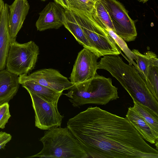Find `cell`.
<instances>
[{
  "instance_id": "30",
  "label": "cell",
  "mask_w": 158,
  "mask_h": 158,
  "mask_svg": "<svg viewBox=\"0 0 158 158\" xmlns=\"http://www.w3.org/2000/svg\"><path fill=\"white\" fill-rule=\"evenodd\" d=\"M40 0L43 1H45L47 0Z\"/></svg>"
},
{
  "instance_id": "12",
  "label": "cell",
  "mask_w": 158,
  "mask_h": 158,
  "mask_svg": "<svg viewBox=\"0 0 158 158\" xmlns=\"http://www.w3.org/2000/svg\"><path fill=\"white\" fill-rule=\"evenodd\" d=\"M8 27L11 44L16 38L22 27L30 8L27 0H15L9 5Z\"/></svg>"
},
{
  "instance_id": "6",
  "label": "cell",
  "mask_w": 158,
  "mask_h": 158,
  "mask_svg": "<svg viewBox=\"0 0 158 158\" xmlns=\"http://www.w3.org/2000/svg\"><path fill=\"white\" fill-rule=\"evenodd\" d=\"M39 54V47L30 41L11 43L6 62V69L18 76L27 74L34 68Z\"/></svg>"
},
{
  "instance_id": "19",
  "label": "cell",
  "mask_w": 158,
  "mask_h": 158,
  "mask_svg": "<svg viewBox=\"0 0 158 158\" xmlns=\"http://www.w3.org/2000/svg\"><path fill=\"white\" fill-rule=\"evenodd\" d=\"M133 108L158 137V115L147 106L134 100Z\"/></svg>"
},
{
  "instance_id": "11",
  "label": "cell",
  "mask_w": 158,
  "mask_h": 158,
  "mask_svg": "<svg viewBox=\"0 0 158 158\" xmlns=\"http://www.w3.org/2000/svg\"><path fill=\"white\" fill-rule=\"evenodd\" d=\"M65 9L54 2H50L39 13L35 23L37 30L40 31L58 29L63 25Z\"/></svg>"
},
{
  "instance_id": "29",
  "label": "cell",
  "mask_w": 158,
  "mask_h": 158,
  "mask_svg": "<svg viewBox=\"0 0 158 158\" xmlns=\"http://www.w3.org/2000/svg\"><path fill=\"white\" fill-rule=\"evenodd\" d=\"M92 0L94 2H96L98 0Z\"/></svg>"
},
{
  "instance_id": "3",
  "label": "cell",
  "mask_w": 158,
  "mask_h": 158,
  "mask_svg": "<svg viewBox=\"0 0 158 158\" xmlns=\"http://www.w3.org/2000/svg\"><path fill=\"white\" fill-rule=\"evenodd\" d=\"M64 94L74 107L88 104L105 105L119 98L110 78L97 74L93 78L75 84Z\"/></svg>"
},
{
  "instance_id": "8",
  "label": "cell",
  "mask_w": 158,
  "mask_h": 158,
  "mask_svg": "<svg viewBox=\"0 0 158 158\" xmlns=\"http://www.w3.org/2000/svg\"><path fill=\"white\" fill-rule=\"evenodd\" d=\"M35 113V125L39 128L48 130L60 127L64 116L59 112L57 106L50 103L27 89Z\"/></svg>"
},
{
  "instance_id": "21",
  "label": "cell",
  "mask_w": 158,
  "mask_h": 158,
  "mask_svg": "<svg viewBox=\"0 0 158 158\" xmlns=\"http://www.w3.org/2000/svg\"><path fill=\"white\" fill-rule=\"evenodd\" d=\"M106 29L120 50L122 51L125 55L126 57L129 60V64H133L136 68V64L134 60H135V54L128 48L125 41L118 35L112 29L109 28H107Z\"/></svg>"
},
{
  "instance_id": "14",
  "label": "cell",
  "mask_w": 158,
  "mask_h": 158,
  "mask_svg": "<svg viewBox=\"0 0 158 158\" xmlns=\"http://www.w3.org/2000/svg\"><path fill=\"white\" fill-rule=\"evenodd\" d=\"M18 82L23 87L27 89L45 101L57 106L62 92H58L25 78L23 75L18 77Z\"/></svg>"
},
{
  "instance_id": "17",
  "label": "cell",
  "mask_w": 158,
  "mask_h": 158,
  "mask_svg": "<svg viewBox=\"0 0 158 158\" xmlns=\"http://www.w3.org/2000/svg\"><path fill=\"white\" fill-rule=\"evenodd\" d=\"M63 25L72 34L80 44L96 55V52L89 43L79 23L72 13L68 9H65Z\"/></svg>"
},
{
  "instance_id": "13",
  "label": "cell",
  "mask_w": 158,
  "mask_h": 158,
  "mask_svg": "<svg viewBox=\"0 0 158 158\" xmlns=\"http://www.w3.org/2000/svg\"><path fill=\"white\" fill-rule=\"evenodd\" d=\"M18 77L6 69L0 71V105L8 103L16 95L20 85Z\"/></svg>"
},
{
  "instance_id": "5",
  "label": "cell",
  "mask_w": 158,
  "mask_h": 158,
  "mask_svg": "<svg viewBox=\"0 0 158 158\" xmlns=\"http://www.w3.org/2000/svg\"><path fill=\"white\" fill-rule=\"evenodd\" d=\"M69 10L79 23L99 58L108 55H118L122 53L106 28L95 21L91 13L77 10Z\"/></svg>"
},
{
  "instance_id": "26",
  "label": "cell",
  "mask_w": 158,
  "mask_h": 158,
  "mask_svg": "<svg viewBox=\"0 0 158 158\" xmlns=\"http://www.w3.org/2000/svg\"><path fill=\"white\" fill-rule=\"evenodd\" d=\"M55 2L57 3L64 9H68L67 0H54Z\"/></svg>"
},
{
  "instance_id": "9",
  "label": "cell",
  "mask_w": 158,
  "mask_h": 158,
  "mask_svg": "<svg viewBox=\"0 0 158 158\" xmlns=\"http://www.w3.org/2000/svg\"><path fill=\"white\" fill-rule=\"evenodd\" d=\"M99 57L84 48L78 53L71 74L70 81L74 84L93 78L97 73Z\"/></svg>"
},
{
  "instance_id": "15",
  "label": "cell",
  "mask_w": 158,
  "mask_h": 158,
  "mask_svg": "<svg viewBox=\"0 0 158 158\" xmlns=\"http://www.w3.org/2000/svg\"><path fill=\"white\" fill-rule=\"evenodd\" d=\"M9 5L5 3L0 16V71L5 69L11 44L8 27Z\"/></svg>"
},
{
  "instance_id": "2",
  "label": "cell",
  "mask_w": 158,
  "mask_h": 158,
  "mask_svg": "<svg viewBox=\"0 0 158 158\" xmlns=\"http://www.w3.org/2000/svg\"><path fill=\"white\" fill-rule=\"evenodd\" d=\"M97 67L108 71L116 78L133 100L147 106L158 115V100L150 92L134 66L126 64L118 55H108L101 58Z\"/></svg>"
},
{
  "instance_id": "20",
  "label": "cell",
  "mask_w": 158,
  "mask_h": 158,
  "mask_svg": "<svg viewBox=\"0 0 158 158\" xmlns=\"http://www.w3.org/2000/svg\"><path fill=\"white\" fill-rule=\"evenodd\" d=\"M92 16L99 25L114 31L111 19L107 11L100 0L95 3L91 12Z\"/></svg>"
},
{
  "instance_id": "7",
  "label": "cell",
  "mask_w": 158,
  "mask_h": 158,
  "mask_svg": "<svg viewBox=\"0 0 158 158\" xmlns=\"http://www.w3.org/2000/svg\"><path fill=\"white\" fill-rule=\"evenodd\" d=\"M110 15L114 32L124 41H134L137 32L134 21L123 6L116 0H100Z\"/></svg>"
},
{
  "instance_id": "1",
  "label": "cell",
  "mask_w": 158,
  "mask_h": 158,
  "mask_svg": "<svg viewBox=\"0 0 158 158\" xmlns=\"http://www.w3.org/2000/svg\"><path fill=\"white\" fill-rule=\"evenodd\" d=\"M67 127L93 158H158L157 150L148 144L126 118L97 106L70 118Z\"/></svg>"
},
{
  "instance_id": "22",
  "label": "cell",
  "mask_w": 158,
  "mask_h": 158,
  "mask_svg": "<svg viewBox=\"0 0 158 158\" xmlns=\"http://www.w3.org/2000/svg\"><path fill=\"white\" fill-rule=\"evenodd\" d=\"M145 82L154 97L158 100V65L151 67Z\"/></svg>"
},
{
  "instance_id": "28",
  "label": "cell",
  "mask_w": 158,
  "mask_h": 158,
  "mask_svg": "<svg viewBox=\"0 0 158 158\" xmlns=\"http://www.w3.org/2000/svg\"><path fill=\"white\" fill-rule=\"evenodd\" d=\"M139 1L142 2L143 3H146L147 1L149 0H138Z\"/></svg>"
},
{
  "instance_id": "27",
  "label": "cell",
  "mask_w": 158,
  "mask_h": 158,
  "mask_svg": "<svg viewBox=\"0 0 158 158\" xmlns=\"http://www.w3.org/2000/svg\"><path fill=\"white\" fill-rule=\"evenodd\" d=\"M5 4L3 0H0V16Z\"/></svg>"
},
{
  "instance_id": "18",
  "label": "cell",
  "mask_w": 158,
  "mask_h": 158,
  "mask_svg": "<svg viewBox=\"0 0 158 158\" xmlns=\"http://www.w3.org/2000/svg\"><path fill=\"white\" fill-rule=\"evenodd\" d=\"M132 51L135 57L137 64L136 68L145 81L151 67L158 65L157 56L155 53L150 51H147L143 54L137 49H133Z\"/></svg>"
},
{
  "instance_id": "4",
  "label": "cell",
  "mask_w": 158,
  "mask_h": 158,
  "mask_svg": "<svg viewBox=\"0 0 158 158\" xmlns=\"http://www.w3.org/2000/svg\"><path fill=\"white\" fill-rule=\"evenodd\" d=\"M41 151L28 158H88L89 156L67 127H52L44 132L40 139Z\"/></svg>"
},
{
  "instance_id": "10",
  "label": "cell",
  "mask_w": 158,
  "mask_h": 158,
  "mask_svg": "<svg viewBox=\"0 0 158 158\" xmlns=\"http://www.w3.org/2000/svg\"><path fill=\"white\" fill-rule=\"evenodd\" d=\"M22 75L27 79L58 92L68 90L74 85L58 71L53 69H41L28 75Z\"/></svg>"
},
{
  "instance_id": "23",
  "label": "cell",
  "mask_w": 158,
  "mask_h": 158,
  "mask_svg": "<svg viewBox=\"0 0 158 158\" xmlns=\"http://www.w3.org/2000/svg\"><path fill=\"white\" fill-rule=\"evenodd\" d=\"M68 9H75L91 13L95 2L92 0H67Z\"/></svg>"
},
{
  "instance_id": "16",
  "label": "cell",
  "mask_w": 158,
  "mask_h": 158,
  "mask_svg": "<svg viewBox=\"0 0 158 158\" xmlns=\"http://www.w3.org/2000/svg\"><path fill=\"white\" fill-rule=\"evenodd\" d=\"M126 118L133 125L144 140L151 144L158 142L157 137L150 127L137 113L133 107H130L126 115Z\"/></svg>"
},
{
  "instance_id": "24",
  "label": "cell",
  "mask_w": 158,
  "mask_h": 158,
  "mask_svg": "<svg viewBox=\"0 0 158 158\" xmlns=\"http://www.w3.org/2000/svg\"><path fill=\"white\" fill-rule=\"evenodd\" d=\"M11 115L9 111L8 103H4L0 105V128L4 129Z\"/></svg>"
},
{
  "instance_id": "25",
  "label": "cell",
  "mask_w": 158,
  "mask_h": 158,
  "mask_svg": "<svg viewBox=\"0 0 158 158\" xmlns=\"http://www.w3.org/2000/svg\"><path fill=\"white\" fill-rule=\"evenodd\" d=\"M12 136L5 132H0V149H4L6 144L10 141Z\"/></svg>"
}]
</instances>
